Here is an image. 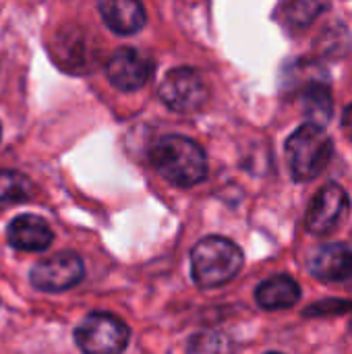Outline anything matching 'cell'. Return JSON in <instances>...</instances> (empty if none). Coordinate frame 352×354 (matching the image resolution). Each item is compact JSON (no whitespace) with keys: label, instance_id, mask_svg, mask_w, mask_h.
<instances>
[{"label":"cell","instance_id":"6da1fadb","mask_svg":"<svg viewBox=\"0 0 352 354\" xmlns=\"http://www.w3.org/2000/svg\"><path fill=\"white\" fill-rule=\"evenodd\" d=\"M151 164L160 176L176 187H193L207 176L205 151L183 135L162 137L151 149Z\"/></svg>","mask_w":352,"mask_h":354},{"label":"cell","instance_id":"7a4b0ae2","mask_svg":"<svg viewBox=\"0 0 352 354\" xmlns=\"http://www.w3.org/2000/svg\"><path fill=\"white\" fill-rule=\"evenodd\" d=\"M243 268V251L224 236H205L191 251V274L201 288L230 282Z\"/></svg>","mask_w":352,"mask_h":354},{"label":"cell","instance_id":"3957f363","mask_svg":"<svg viewBox=\"0 0 352 354\" xmlns=\"http://www.w3.org/2000/svg\"><path fill=\"white\" fill-rule=\"evenodd\" d=\"M332 151H334V143L324 129L311 122L299 127L286 139V162L293 178L297 183H307L317 178L330 164Z\"/></svg>","mask_w":352,"mask_h":354},{"label":"cell","instance_id":"277c9868","mask_svg":"<svg viewBox=\"0 0 352 354\" xmlns=\"http://www.w3.org/2000/svg\"><path fill=\"white\" fill-rule=\"evenodd\" d=\"M75 342L83 354H122L129 328L110 313H91L75 330Z\"/></svg>","mask_w":352,"mask_h":354},{"label":"cell","instance_id":"5b68a950","mask_svg":"<svg viewBox=\"0 0 352 354\" xmlns=\"http://www.w3.org/2000/svg\"><path fill=\"white\" fill-rule=\"evenodd\" d=\"M160 97L174 112H195L205 104L207 87L195 68L178 66L164 77Z\"/></svg>","mask_w":352,"mask_h":354},{"label":"cell","instance_id":"8992f818","mask_svg":"<svg viewBox=\"0 0 352 354\" xmlns=\"http://www.w3.org/2000/svg\"><path fill=\"white\" fill-rule=\"evenodd\" d=\"M349 209V193L338 183H328L315 193L307 209V230L315 236H328L344 222Z\"/></svg>","mask_w":352,"mask_h":354},{"label":"cell","instance_id":"52a82bcc","mask_svg":"<svg viewBox=\"0 0 352 354\" xmlns=\"http://www.w3.org/2000/svg\"><path fill=\"white\" fill-rule=\"evenodd\" d=\"M83 274L85 266L81 257L73 251H62L35 263L29 278L31 284L41 292H62L79 284Z\"/></svg>","mask_w":352,"mask_h":354},{"label":"cell","instance_id":"ba28073f","mask_svg":"<svg viewBox=\"0 0 352 354\" xmlns=\"http://www.w3.org/2000/svg\"><path fill=\"white\" fill-rule=\"evenodd\" d=\"M110 83L120 91H135L143 87L154 75L151 60L135 48H120L106 64Z\"/></svg>","mask_w":352,"mask_h":354},{"label":"cell","instance_id":"9c48e42d","mask_svg":"<svg viewBox=\"0 0 352 354\" xmlns=\"http://www.w3.org/2000/svg\"><path fill=\"white\" fill-rule=\"evenodd\" d=\"M309 272L324 282L352 284V251L340 243L322 245L309 257Z\"/></svg>","mask_w":352,"mask_h":354},{"label":"cell","instance_id":"30bf717a","mask_svg":"<svg viewBox=\"0 0 352 354\" xmlns=\"http://www.w3.org/2000/svg\"><path fill=\"white\" fill-rule=\"evenodd\" d=\"M6 239L15 249L21 251H44L52 245L54 234L48 222L39 216H19L8 224Z\"/></svg>","mask_w":352,"mask_h":354},{"label":"cell","instance_id":"8fae6325","mask_svg":"<svg viewBox=\"0 0 352 354\" xmlns=\"http://www.w3.org/2000/svg\"><path fill=\"white\" fill-rule=\"evenodd\" d=\"M100 12H102L104 23L120 35L137 33L145 25V8L141 2H135V0L100 2Z\"/></svg>","mask_w":352,"mask_h":354},{"label":"cell","instance_id":"7c38bea8","mask_svg":"<svg viewBox=\"0 0 352 354\" xmlns=\"http://www.w3.org/2000/svg\"><path fill=\"white\" fill-rule=\"evenodd\" d=\"M255 299L257 305L266 311H282L297 305L301 299V288L290 276L280 274L261 282L255 290Z\"/></svg>","mask_w":352,"mask_h":354},{"label":"cell","instance_id":"4fadbf2b","mask_svg":"<svg viewBox=\"0 0 352 354\" xmlns=\"http://www.w3.org/2000/svg\"><path fill=\"white\" fill-rule=\"evenodd\" d=\"M303 108L305 114L311 118V124L324 129L332 120V112H334V102L328 85L324 83L309 85L303 93Z\"/></svg>","mask_w":352,"mask_h":354},{"label":"cell","instance_id":"5bb4252c","mask_svg":"<svg viewBox=\"0 0 352 354\" xmlns=\"http://www.w3.org/2000/svg\"><path fill=\"white\" fill-rule=\"evenodd\" d=\"M31 197L33 187L25 174L15 170H0V209L15 203H25Z\"/></svg>","mask_w":352,"mask_h":354},{"label":"cell","instance_id":"9a60e30c","mask_svg":"<svg viewBox=\"0 0 352 354\" xmlns=\"http://www.w3.org/2000/svg\"><path fill=\"white\" fill-rule=\"evenodd\" d=\"M328 8V4L324 2H313V0H297V2H288L282 6V15L288 27L293 29H303L309 23L315 21V17L319 12H324Z\"/></svg>","mask_w":352,"mask_h":354},{"label":"cell","instance_id":"2e32d148","mask_svg":"<svg viewBox=\"0 0 352 354\" xmlns=\"http://www.w3.org/2000/svg\"><path fill=\"white\" fill-rule=\"evenodd\" d=\"M189 354H228V344L218 334H199L191 340Z\"/></svg>","mask_w":352,"mask_h":354},{"label":"cell","instance_id":"e0dca14e","mask_svg":"<svg viewBox=\"0 0 352 354\" xmlns=\"http://www.w3.org/2000/svg\"><path fill=\"white\" fill-rule=\"evenodd\" d=\"M346 309H352V303H344V301H338V299H328V301H322L317 305H313L311 309L305 311L307 317H322V315H338Z\"/></svg>","mask_w":352,"mask_h":354},{"label":"cell","instance_id":"ac0fdd59","mask_svg":"<svg viewBox=\"0 0 352 354\" xmlns=\"http://www.w3.org/2000/svg\"><path fill=\"white\" fill-rule=\"evenodd\" d=\"M342 124H344V129L349 131V135H351L352 139V106L346 108V112H344V118H342Z\"/></svg>","mask_w":352,"mask_h":354},{"label":"cell","instance_id":"d6986e66","mask_svg":"<svg viewBox=\"0 0 352 354\" xmlns=\"http://www.w3.org/2000/svg\"><path fill=\"white\" fill-rule=\"evenodd\" d=\"M268 354H280V353H268Z\"/></svg>","mask_w":352,"mask_h":354}]
</instances>
